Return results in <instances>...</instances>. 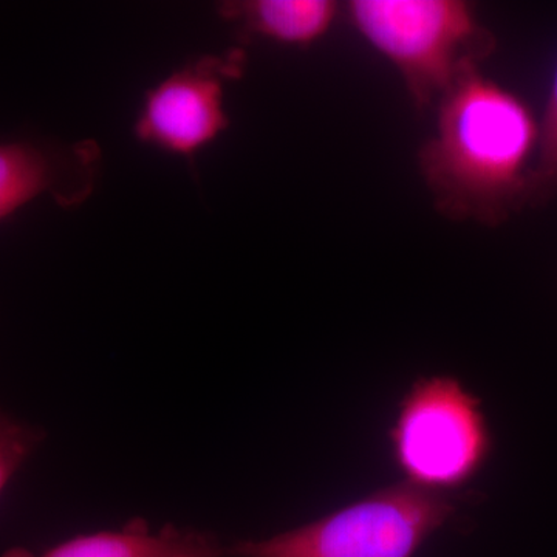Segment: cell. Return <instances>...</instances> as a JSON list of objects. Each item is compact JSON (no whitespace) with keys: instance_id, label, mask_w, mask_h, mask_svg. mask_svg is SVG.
Masks as SVG:
<instances>
[{"instance_id":"7","label":"cell","mask_w":557,"mask_h":557,"mask_svg":"<svg viewBox=\"0 0 557 557\" xmlns=\"http://www.w3.org/2000/svg\"><path fill=\"white\" fill-rule=\"evenodd\" d=\"M214 534L175 525L153 528L148 520L131 519L119 530L79 534L44 552L13 547L0 557H222Z\"/></svg>"},{"instance_id":"5","label":"cell","mask_w":557,"mask_h":557,"mask_svg":"<svg viewBox=\"0 0 557 557\" xmlns=\"http://www.w3.org/2000/svg\"><path fill=\"white\" fill-rule=\"evenodd\" d=\"M247 53L239 47L207 54L175 70L146 91L135 123L145 145L194 160L230 127L225 89L240 79Z\"/></svg>"},{"instance_id":"8","label":"cell","mask_w":557,"mask_h":557,"mask_svg":"<svg viewBox=\"0 0 557 557\" xmlns=\"http://www.w3.org/2000/svg\"><path fill=\"white\" fill-rule=\"evenodd\" d=\"M218 10L245 39L310 47L327 35L341 7L332 0H233Z\"/></svg>"},{"instance_id":"9","label":"cell","mask_w":557,"mask_h":557,"mask_svg":"<svg viewBox=\"0 0 557 557\" xmlns=\"http://www.w3.org/2000/svg\"><path fill=\"white\" fill-rule=\"evenodd\" d=\"M557 197V67L544 116L539 121L537 149L527 177L525 209L541 208Z\"/></svg>"},{"instance_id":"6","label":"cell","mask_w":557,"mask_h":557,"mask_svg":"<svg viewBox=\"0 0 557 557\" xmlns=\"http://www.w3.org/2000/svg\"><path fill=\"white\" fill-rule=\"evenodd\" d=\"M102 153L94 139L0 141V220L49 196L61 208L86 203L98 185Z\"/></svg>"},{"instance_id":"10","label":"cell","mask_w":557,"mask_h":557,"mask_svg":"<svg viewBox=\"0 0 557 557\" xmlns=\"http://www.w3.org/2000/svg\"><path fill=\"white\" fill-rule=\"evenodd\" d=\"M46 437L44 428L10 416L0 408V494L42 446Z\"/></svg>"},{"instance_id":"2","label":"cell","mask_w":557,"mask_h":557,"mask_svg":"<svg viewBox=\"0 0 557 557\" xmlns=\"http://www.w3.org/2000/svg\"><path fill=\"white\" fill-rule=\"evenodd\" d=\"M351 27L395 69L410 100L432 108L497 47L494 33L463 0H351Z\"/></svg>"},{"instance_id":"3","label":"cell","mask_w":557,"mask_h":557,"mask_svg":"<svg viewBox=\"0 0 557 557\" xmlns=\"http://www.w3.org/2000/svg\"><path fill=\"white\" fill-rule=\"evenodd\" d=\"M472 496L401 482L306 525L223 545L222 557H413Z\"/></svg>"},{"instance_id":"1","label":"cell","mask_w":557,"mask_h":557,"mask_svg":"<svg viewBox=\"0 0 557 557\" xmlns=\"http://www.w3.org/2000/svg\"><path fill=\"white\" fill-rule=\"evenodd\" d=\"M539 121L525 101L480 70L437 104V126L418 152L434 207L446 219L498 226L525 209Z\"/></svg>"},{"instance_id":"4","label":"cell","mask_w":557,"mask_h":557,"mask_svg":"<svg viewBox=\"0 0 557 557\" xmlns=\"http://www.w3.org/2000/svg\"><path fill=\"white\" fill-rule=\"evenodd\" d=\"M391 445L405 482L454 493L485 465L491 435L479 399L460 381L431 376L403 398Z\"/></svg>"}]
</instances>
